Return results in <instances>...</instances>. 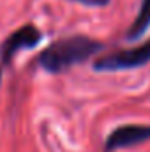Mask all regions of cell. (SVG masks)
Masks as SVG:
<instances>
[{
  "instance_id": "cell-5",
  "label": "cell",
  "mask_w": 150,
  "mask_h": 152,
  "mask_svg": "<svg viewBox=\"0 0 150 152\" xmlns=\"http://www.w3.org/2000/svg\"><path fill=\"white\" fill-rule=\"evenodd\" d=\"M150 28V0H141L140 11L133 21V25L127 30V39L129 41H138L143 37V34Z\"/></svg>"
},
{
  "instance_id": "cell-3",
  "label": "cell",
  "mask_w": 150,
  "mask_h": 152,
  "mask_svg": "<svg viewBox=\"0 0 150 152\" xmlns=\"http://www.w3.org/2000/svg\"><path fill=\"white\" fill-rule=\"evenodd\" d=\"M42 39V34L37 27H34L32 23L20 27L18 30H14L11 36H7L5 41L0 44V57L4 64H11V60L14 58V55L20 50L25 48H34L37 46Z\"/></svg>"
},
{
  "instance_id": "cell-4",
  "label": "cell",
  "mask_w": 150,
  "mask_h": 152,
  "mask_svg": "<svg viewBox=\"0 0 150 152\" xmlns=\"http://www.w3.org/2000/svg\"><path fill=\"white\" fill-rule=\"evenodd\" d=\"M150 140V126L147 124H125L113 129L106 138L104 152H113L118 149H127L140 145Z\"/></svg>"
},
{
  "instance_id": "cell-1",
  "label": "cell",
  "mask_w": 150,
  "mask_h": 152,
  "mask_svg": "<svg viewBox=\"0 0 150 152\" xmlns=\"http://www.w3.org/2000/svg\"><path fill=\"white\" fill-rule=\"evenodd\" d=\"M104 44L87 36H71L51 42L37 57L39 67L51 75H58L76 64H81L99 53Z\"/></svg>"
},
{
  "instance_id": "cell-2",
  "label": "cell",
  "mask_w": 150,
  "mask_h": 152,
  "mask_svg": "<svg viewBox=\"0 0 150 152\" xmlns=\"http://www.w3.org/2000/svg\"><path fill=\"white\" fill-rule=\"evenodd\" d=\"M150 62V39H147L143 44L111 51L108 55L99 57L94 62V71L99 73H117V71H127L136 69Z\"/></svg>"
},
{
  "instance_id": "cell-6",
  "label": "cell",
  "mask_w": 150,
  "mask_h": 152,
  "mask_svg": "<svg viewBox=\"0 0 150 152\" xmlns=\"http://www.w3.org/2000/svg\"><path fill=\"white\" fill-rule=\"evenodd\" d=\"M74 2H79V4L88 5V7H104V5H108L111 0H74Z\"/></svg>"
},
{
  "instance_id": "cell-7",
  "label": "cell",
  "mask_w": 150,
  "mask_h": 152,
  "mask_svg": "<svg viewBox=\"0 0 150 152\" xmlns=\"http://www.w3.org/2000/svg\"><path fill=\"white\" fill-rule=\"evenodd\" d=\"M0 81H2V69H0Z\"/></svg>"
}]
</instances>
